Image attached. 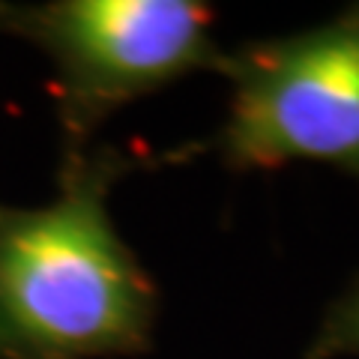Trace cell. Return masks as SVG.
Listing matches in <instances>:
<instances>
[{
	"mask_svg": "<svg viewBox=\"0 0 359 359\" xmlns=\"http://www.w3.org/2000/svg\"><path fill=\"white\" fill-rule=\"evenodd\" d=\"M138 165L117 147L66 150L48 204L0 207V359L150 351L159 294L108 210Z\"/></svg>",
	"mask_w": 359,
	"mask_h": 359,
	"instance_id": "1",
	"label": "cell"
},
{
	"mask_svg": "<svg viewBox=\"0 0 359 359\" xmlns=\"http://www.w3.org/2000/svg\"><path fill=\"white\" fill-rule=\"evenodd\" d=\"M228 117L216 135L233 171L320 162L359 177V4L290 36L224 51Z\"/></svg>",
	"mask_w": 359,
	"mask_h": 359,
	"instance_id": "2",
	"label": "cell"
},
{
	"mask_svg": "<svg viewBox=\"0 0 359 359\" xmlns=\"http://www.w3.org/2000/svg\"><path fill=\"white\" fill-rule=\"evenodd\" d=\"M210 21V9L192 0H54L6 6L0 25L51 57L66 150H81L135 99L222 69Z\"/></svg>",
	"mask_w": 359,
	"mask_h": 359,
	"instance_id": "3",
	"label": "cell"
},
{
	"mask_svg": "<svg viewBox=\"0 0 359 359\" xmlns=\"http://www.w3.org/2000/svg\"><path fill=\"white\" fill-rule=\"evenodd\" d=\"M359 356V278L323 314L306 359H344Z\"/></svg>",
	"mask_w": 359,
	"mask_h": 359,
	"instance_id": "4",
	"label": "cell"
},
{
	"mask_svg": "<svg viewBox=\"0 0 359 359\" xmlns=\"http://www.w3.org/2000/svg\"><path fill=\"white\" fill-rule=\"evenodd\" d=\"M4 13H6V6H4V4H0V18H4Z\"/></svg>",
	"mask_w": 359,
	"mask_h": 359,
	"instance_id": "5",
	"label": "cell"
}]
</instances>
